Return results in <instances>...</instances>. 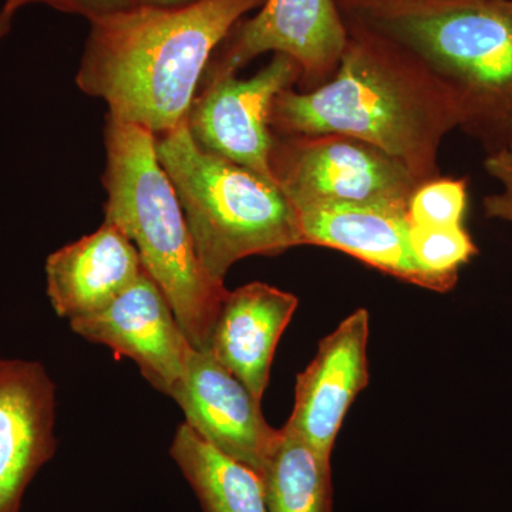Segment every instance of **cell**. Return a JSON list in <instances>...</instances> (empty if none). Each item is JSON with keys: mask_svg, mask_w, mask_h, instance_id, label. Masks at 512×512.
Returning <instances> with one entry per match:
<instances>
[{"mask_svg": "<svg viewBox=\"0 0 512 512\" xmlns=\"http://www.w3.org/2000/svg\"><path fill=\"white\" fill-rule=\"evenodd\" d=\"M369 330V312L357 309L320 340L316 356L296 377L286 426L325 458H332L346 414L369 384Z\"/></svg>", "mask_w": 512, "mask_h": 512, "instance_id": "cell-11", "label": "cell"}, {"mask_svg": "<svg viewBox=\"0 0 512 512\" xmlns=\"http://www.w3.org/2000/svg\"><path fill=\"white\" fill-rule=\"evenodd\" d=\"M170 454L202 512H268L258 471L222 453L187 423L175 431Z\"/></svg>", "mask_w": 512, "mask_h": 512, "instance_id": "cell-16", "label": "cell"}, {"mask_svg": "<svg viewBox=\"0 0 512 512\" xmlns=\"http://www.w3.org/2000/svg\"><path fill=\"white\" fill-rule=\"evenodd\" d=\"M339 9L360 8V6L386 5V3L437 2V0H336Z\"/></svg>", "mask_w": 512, "mask_h": 512, "instance_id": "cell-22", "label": "cell"}, {"mask_svg": "<svg viewBox=\"0 0 512 512\" xmlns=\"http://www.w3.org/2000/svg\"><path fill=\"white\" fill-rule=\"evenodd\" d=\"M485 168L501 184L498 194L485 198V215L512 224V157L504 150L494 151L485 160Z\"/></svg>", "mask_w": 512, "mask_h": 512, "instance_id": "cell-21", "label": "cell"}, {"mask_svg": "<svg viewBox=\"0 0 512 512\" xmlns=\"http://www.w3.org/2000/svg\"><path fill=\"white\" fill-rule=\"evenodd\" d=\"M343 20L423 64L456 100L461 127L491 153L512 131V0H437L340 9Z\"/></svg>", "mask_w": 512, "mask_h": 512, "instance_id": "cell-3", "label": "cell"}, {"mask_svg": "<svg viewBox=\"0 0 512 512\" xmlns=\"http://www.w3.org/2000/svg\"><path fill=\"white\" fill-rule=\"evenodd\" d=\"M259 476L268 512H332V464L289 426L279 431Z\"/></svg>", "mask_w": 512, "mask_h": 512, "instance_id": "cell-17", "label": "cell"}, {"mask_svg": "<svg viewBox=\"0 0 512 512\" xmlns=\"http://www.w3.org/2000/svg\"><path fill=\"white\" fill-rule=\"evenodd\" d=\"M104 144V221L136 245L141 264L167 296L192 348L208 350L228 291L198 259L177 192L158 161L156 134L107 116Z\"/></svg>", "mask_w": 512, "mask_h": 512, "instance_id": "cell-4", "label": "cell"}, {"mask_svg": "<svg viewBox=\"0 0 512 512\" xmlns=\"http://www.w3.org/2000/svg\"><path fill=\"white\" fill-rule=\"evenodd\" d=\"M303 245L338 249L409 284L447 292L424 272L410 244L409 208L390 205H312L299 208Z\"/></svg>", "mask_w": 512, "mask_h": 512, "instance_id": "cell-13", "label": "cell"}, {"mask_svg": "<svg viewBox=\"0 0 512 512\" xmlns=\"http://www.w3.org/2000/svg\"><path fill=\"white\" fill-rule=\"evenodd\" d=\"M501 150H504L505 153L510 154L512 157V131L510 133V136H508L507 141H505V146L501 148Z\"/></svg>", "mask_w": 512, "mask_h": 512, "instance_id": "cell-25", "label": "cell"}, {"mask_svg": "<svg viewBox=\"0 0 512 512\" xmlns=\"http://www.w3.org/2000/svg\"><path fill=\"white\" fill-rule=\"evenodd\" d=\"M271 170L293 208L390 205L409 208L421 184L399 160L346 136L275 137Z\"/></svg>", "mask_w": 512, "mask_h": 512, "instance_id": "cell-6", "label": "cell"}, {"mask_svg": "<svg viewBox=\"0 0 512 512\" xmlns=\"http://www.w3.org/2000/svg\"><path fill=\"white\" fill-rule=\"evenodd\" d=\"M346 26L348 45L335 73L315 89L279 94L271 130L281 137L357 138L406 165L421 184L439 177L441 141L461 126L456 100L409 53L360 26Z\"/></svg>", "mask_w": 512, "mask_h": 512, "instance_id": "cell-1", "label": "cell"}, {"mask_svg": "<svg viewBox=\"0 0 512 512\" xmlns=\"http://www.w3.org/2000/svg\"><path fill=\"white\" fill-rule=\"evenodd\" d=\"M47 296L60 318L72 322L106 309L144 272L136 245L110 222L57 249L46 266Z\"/></svg>", "mask_w": 512, "mask_h": 512, "instance_id": "cell-14", "label": "cell"}, {"mask_svg": "<svg viewBox=\"0 0 512 512\" xmlns=\"http://www.w3.org/2000/svg\"><path fill=\"white\" fill-rule=\"evenodd\" d=\"M265 0L134 6L90 22L77 86L109 117L160 136L180 126L205 70L232 28Z\"/></svg>", "mask_w": 512, "mask_h": 512, "instance_id": "cell-2", "label": "cell"}, {"mask_svg": "<svg viewBox=\"0 0 512 512\" xmlns=\"http://www.w3.org/2000/svg\"><path fill=\"white\" fill-rule=\"evenodd\" d=\"M56 386L45 366L0 359V512H19L26 488L56 453Z\"/></svg>", "mask_w": 512, "mask_h": 512, "instance_id": "cell-12", "label": "cell"}, {"mask_svg": "<svg viewBox=\"0 0 512 512\" xmlns=\"http://www.w3.org/2000/svg\"><path fill=\"white\" fill-rule=\"evenodd\" d=\"M467 208V181L433 178L420 184L409 202V217L419 227L463 225Z\"/></svg>", "mask_w": 512, "mask_h": 512, "instance_id": "cell-19", "label": "cell"}, {"mask_svg": "<svg viewBox=\"0 0 512 512\" xmlns=\"http://www.w3.org/2000/svg\"><path fill=\"white\" fill-rule=\"evenodd\" d=\"M301 77L302 69L292 57L276 53L249 79H237L235 74L202 79L185 119L191 137L202 150L275 183V134L269 117L276 97Z\"/></svg>", "mask_w": 512, "mask_h": 512, "instance_id": "cell-7", "label": "cell"}, {"mask_svg": "<svg viewBox=\"0 0 512 512\" xmlns=\"http://www.w3.org/2000/svg\"><path fill=\"white\" fill-rule=\"evenodd\" d=\"M15 15L16 13L10 12L8 9H0V42L8 36Z\"/></svg>", "mask_w": 512, "mask_h": 512, "instance_id": "cell-24", "label": "cell"}, {"mask_svg": "<svg viewBox=\"0 0 512 512\" xmlns=\"http://www.w3.org/2000/svg\"><path fill=\"white\" fill-rule=\"evenodd\" d=\"M158 161L170 178L207 274L224 284L231 266L252 255L303 245L298 212L261 175L202 150L187 121L156 136Z\"/></svg>", "mask_w": 512, "mask_h": 512, "instance_id": "cell-5", "label": "cell"}, {"mask_svg": "<svg viewBox=\"0 0 512 512\" xmlns=\"http://www.w3.org/2000/svg\"><path fill=\"white\" fill-rule=\"evenodd\" d=\"M414 258L424 272L436 278L446 291L457 284L458 271L474 255L477 247L463 225L410 229Z\"/></svg>", "mask_w": 512, "mask_h": 512, "instance_id": "cell-18", "label": "cell"}, {"mask_svg": "<svg viewBox=\"0 0 512 512\" xmlns=\"http://www.w3.org/2000/svg\"><path fill=\"white\" fill-rule=\"evenodd\" d=\"M136 6H151V8H177V6L190 5L197 0H133Z\"/></svg>", "mask_w": 512, "mask_h": 512, "instance_id": "cell-23", "label": "cell"}, {"mask_svg": "<svg viewBox=\"0 0 512 512\" xmlns=\"http://www.w3.org/2000/svg\"><path fill=\"white\" fill-rule=\"evenodd\" d=\"M29 5H46L60 12L83 16L90 22L136 6L133 0H5L2 8L18 13Z\"/></svg>", "mask_w": 512, "mask_h": 512, "instance_id": "cell-20", "label": "cell"}, {"mask_svg": "<svg viewBox=\"0 0 512 512\" xmlns=\"http://www.w3.org/2000/svg\"><path fill=\"white\" fill-rule=\"evenodd\" d=\"M349 32L336 0H265L259 12L239 20L215 50L204 77L237 74L255 57H292L308 90L335 73Z\"/></svg>", "mask_w": 512, "mask_h": 512, "instance_id": "cell-8", "label": "cell"}, {"mask_svg": "<svg viewBox=\"0 0 512 512\" xmlns=\"http://www.w3.org/2000/svg\"><path fill=\"white\" fill-rule=\"evenodd\" d=\"M171 399L202 439L261 473L281 430L269 426L261 402L210 350H191Z\"/></svg>", "mask_w": 512, "mask_h": 512, "instance_id": "cell-10", "label": "cell"}, {"mask_svg": "<svg viewBox=\"0 0 512 512\" xmlns=\"http://www.w3.org/2000/svg\"><path fill=\"white\" fill-rule=\"evenodd\" d=\"M74 333L136 362L158 392L171 397L192 349L177 316L153 278H140L106 309L70 322Z\"/></svg>", "mask_w": 512, "mask_h": 512, "instance_id": "cell-9", "label": "cell"}, {"mask_svg": "<svg viewBox=\"0 0 512 512\" xmlns=\"http://www.w3.org/2000/svg\"><path fill=\"white\" fill-rule=\"evenodd\" d=\"M298 303L293 293L251 282L228 291L218 312L208 350L259 402L268 387L276 346Z\"/></svg>", "mask_w": 512, "mask_h": 512, "instance_id": "cell-15", "label": "cell"}]
</instances>
